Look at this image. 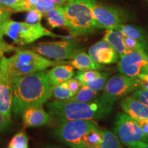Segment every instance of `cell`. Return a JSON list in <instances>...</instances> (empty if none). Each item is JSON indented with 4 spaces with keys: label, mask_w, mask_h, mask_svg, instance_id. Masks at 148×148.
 <instances>
[{
    "label": "cell",
    "mask_w": 148,
    "mask_h": 148,
    "mask_svg": "<svg viewBox=\"0 0 148 148\" xmlns=\"http://www.w3.org/2000/svg\"><path fill=\"white\" fill-rule=\"evenodd\" d=\"M46 148H62V147H58V146H53V145H49V146H47Z\"/></svg>",
    "instance_id": "60d3db41"
},
{
    "label": "cell",
    "mask_w": 148,
    "mask_h": 148,
    "mask_svg": "<svg viewBox=\"0 0 148 148\" xmlns=\"http://www.w3.org/2000/svg\"><path fill=\"white\" fill-rule=\"evenodd\" d=\"M66 84L68 85L69 90L72 92L73 95L76 94L77 91L82 86V84L76 78H71L69 80L66 81Z\"/></svg>",
    "instance_id": "d6a6232c"
},
{
    "label": "cell",
    "mask_w": 148,
    "mask_h": 148,
    "mask_svg": "<svg viewBox=\"0 0 148 148\" xmlns=\"http://www.w3.org/2000/svg\"><path fill=\"white\" fill-rule=\"evenodd\" d=\"M24 126L35 127L48 125L53 122L50 114L42 108V105L27 107L21 114Z\"/></svg>",
    "instance_id": "7c38bea8"
},
{
    "label": "cell",
    "mask_w": 148,
    "mask_h": 148,
    "mask_svg": "<svg viewBox=\"0 0 148 148\" xmlns=\"http://www.w3.org/2000/svg\"><path fill=\"white\" fill-rule=\"evenodd\" d=\"M43 14L37 10H31L27 11V13L25 18V22L29 23H39L41 20Z\"/></svg>",
    "instance_id": "4dcf8cb0"
},
{
    "label": "cell",
    "mask_w": 148,
    "mask_h": 148,
    "mask_svg": "<svg viewBox=\"0 0 148 148\" xmlns=\"http://www.w3.org/2000/svg\"><path fill=\"white\" fill-rule=\"evenodd\" d=\"M3 56V53H0V60H1V58H2Z\"/></svg>",
    "instance_id": "7bdbcfd3"
},
{
    "label": "cell",
    "mask_w": 148,
    "mask_h": 148,
    "mask_svg": "<svg viewBox=\"0 0 148 148\" xmlns=\"http://www.w3.org/2000/svg\"><path fill=\"white\" fill-rule=\"evenodd\" d=\"M115 29H118V30L120 31L124 36L139 40L141 42L145 43V35L142 29L132 26V25L121 24V25Z\"/></svg>",
    "instance_id": "7402d4cb"
},
{
    "label": "cell",
    "mask_w": 148,
    "mask_h": 148,
    "mask_svg": "<svg viewBox=\"0 0 148 148\" xmlns=\"http://www.w3.org/2000/svg\"><path fill=\"white\" fill-rule=\"evenodd\" d=\"M88 54L95 62L109 64L118 61V53L106 40H100L92 45L88 49Z\"/></svg>",
    "instance_id": "4fadbf2b"
},
{
    "label": "cell",
    "mask_w": 148,
    "mask_h": 148,
    "mask_svg": "<svg viewBox=\"0 0 148 148\" xmlns=\"http://www.w3.org/2000/svg\"><path fill=\"white\" fill-rule=\"evenodd\" d=\"M56 6H58V5H57L50 0H38V2L35 5L34 10H38L39 12H42L44 15L45 13L51 10Z\"/></svg>",
    "instance_id": "f546056e"
},
{
    "label": "cell",
    "mask_w": 148,
    "mask_h": 148,
    "mask_svg": "<svg viewBox=\"0 0 148 148\" xmlns=\"http://www.w3.org/2000/svg\"><path fill=\"white\" fill-rule=\"evenodd\" d=\"M30 49L42 56L55 60H72L80 51L76 42L71 40L40 42Z\"/></svg>",
    "instance_id": "ba28073f"
},
{
    "label": "cell",
    "mask_w": 148,
    "mask_h": 148,
    "mask_svg": "<svg viewBox=\"0 0 148 148\" xmlns=\"http://www.w3.org/2000/svg\"><path fill=\"white\" fill-rule=\"evenodd\" d=\"M120 105L124 112L136 121L148 119V108L133 96L122 99Z\"/></svg>",
    "instance_id": "9a60e30c"
},
{
    "label": "cell",
    "mask_w": 148,
    "mask_h": 148,
    "mask_svg": "<svg viewBox=\"0 0 148 148\" xmlns=\"http://www.w3.org/2000/svg\"><path fill=\"white\" fill-rule=\"evenodd\" d=\"M148 65V54L146 51H129L120 56L118 69L122 74L130 77H136L145 71Z\"/></svg>",
    "instance_id": "9c48e42d"
},
{
    "label": "cell",
    "mask_w": 148,
    "mask_h": 148,
    "mask_svg": "<svg viewBox=\"0 0 148 148\" xmlns=\"http://www.w3.org/2000/svg\"><path fill=\"white\" fill-rule=\"evenodd\" d=\"M95 0H70L62 10L66 21V28L74 37L85 36L97 29L92 15Z\"/></svg>",
    "instance_id": "277c9868"
},
{
    "label": "cell",
    "mask_w": 148,
    "mask_h": 148,
    "mask_svg": "<svg viewBox=\"0 0 148 148\" xmlns=\"http://www.w3.org/2000/svg\"><path fill=\"white\" fill-rule=\"evenodd\" d=\"M12 108V87L11 78L0 70V111L10 119Z\"/></svg>",
    "instance_id": "5bb4252c"
},
{
    "label": "cell",
    "mask_w": 148,
    "mask_h": 148,
    "mask_svg": "<svg viewBox=\"0 0 148 148\" xmlns=\"http://www.w3.org/2000/svg\"><path fill=\"white\" fill-rule=\"evenodd\" d=\"M132 96L148 108V90L139 88L133 92Z\"/></svg>",
    "instance_id": "1f68e13d"
},
{
    "label": "cell",
    "mask_w": 148,
    "mask_h": 148,
    "mask_svg": "<svg viewBox=\"0 0 148 148\" xmlns=\"http://www.w3.org/2000/svg\"><path fill=\"white\" fill-rule=\"evenodd\" d=\"M114 134L123 145L130 147L140 141H147V138L136 120L125 112H120L114 120Z\"/></svg>",
    "instance_id": "52a82bcc"
},
{
    "label": "cell",
    "mask_w": 148,
    "mask_h": 148,
    "mask_svg": "<svg viewBox=\"0 0 148 148\" xmlns=\"http://www.w3.org/2000/svg\"><path fill=\"white\" fill-rule=\"evenodd\" d=\"M47 19L48 25L51 28L66 27L65 16L62 10V6H56L52 10L44 14Z\"/></svg>",
    "instance_id": "d6986e66"
},
{
    "label": "cell",
    "mask_w": 148,
    "mask_h": 148,
    "mask_svg": "<svg viewBox=\"0 0 148 148\" xmlns=\"http://www.w3.org/2000/svg\"><path fill=\"white\" fill-rule=\"evenodd\" d=\"M101 72L98 70H87V71H79L77 72L75 78L80 81L82 85L93 80L101 75Z\"/></svg>",
    "instance_id": "484cf974"
},
{
    "label": "cell",
    "mask_w": 148,
    "mask_h": 148,
    "mask_svg": "<svg viewBox=\"0 0 148 148\" xmlns=\"http://www.w3.org/2000/svg\"><path fill=\"white\" fill-rule=\"evenodd\" d=\"M74 95L69 90L66 82L51 86V96L60 101H66Z\"/></svg>",
    "instance_id": "cb8c5ba5"
},
{
    "label": "cell",
    "mask_w": 148,
    "mask_h": 148,
    "mask_svg": "<svg viewBox=\"0 0 148 148\" xmlns=\"http://www.w3.org/2000/svg\"><path fill=\"white\" fill-rule=\"evenodd\" d=\"M103 40L108 42L120 56L129 51L124 44V36L118 29H106Z\"/></svg>",
    "instance_id": "ac0fdd59"
},
{
    "label": "cell",
    "mask_w": 148,
    "mask_h": 148,
    "mask_svg": "<svg viewBox=\"0 0 148 148\" xmlns=\"http://www.w3.org/2000/svg\"><path fill=\"white\" fill-rule=\"evenodd\" d=\"M98 91L82 85L76 94L68 99V101H78V102H88L96 99Z\"/></svg>",
    "instance_id": "44dd1931"
},
{
    "label": "cell",
    "mask_w": 148,
    "mask_h": 148,
    "mask_svg": "<svg viewBox=\"0 0 148 148\" xmlns=\"http://www.w3.org/2000/svg\"><path fill=\"white\" fill-rule=\"evenodd\" d=\"M8 148H29V138L25 131L16 133L9 142Z\"/></svg>",
    "instance_id": "d4e9b609"
},
{
    "label": "cell",
    "mask_w": 148,
    "mask_h": 148,
    "mask_svg": "<svg viewBox=\"0 0 148 148\" xmlns=\"http://www.w3.org/2000/svg\"><path fill=\"white\" fill-rule=\"evenodd\" d=\"M69 63L63 60H51L39 53L28 49H19L10 58L0 60V70L10 78L44 71L50 66Z\"/></svg>",
    "instance_id": "3957f363"
},
{
    "label": "cell",
    "mask_w": 148,
    "mask_h": 148,
    "mask_svg": "<svg viewBox=\"0 0 148 148\" xmlns=\"http://www.w3.org/2000/svg\"><path fill=\"white\" fill-rule=\"evenodd\" d=\"M108 74L102 73L100 76L97 77V78L93 79V80L90 81L89 82L86 83L84 85L87 86L88 87L92 88V89L99 91V90H103V87H104L105 85L106 84L107 81H108Z\"/></svg>",
    "instance_id": "4316f807"
},
{
    "label": "cell",
    "mask_w": 148,
    "mask_h": 148,
    "mask_svg": "<svg viewBox=\"0 0 148 148\" xmlns=\"http://www.w3.org/2000/svg\"><path fill=\"white\" fill-rule=\"evenodd\" d=\"M10 119L3 115V114L0 111V131L5 130V128L10 124Z\"/></svg>",
    "instance_id": "8d00e7d4"
},
{
    "label": "cell",
    "mask_w": 148,
    "mask_h": 148,
    "mask_svg": "<svg viewBox=\"0 0 148 148\" xmlns=\"http://www.w3.org/2000/svg\"><path fill=\"white\" fill-rule=\"evenodd\" d=\"M136 121L138 123V125H139V127L141 128L142 130H143L144 134H145L148 140V119H140Z\"/></svg>",
    "instance_id": "74e56055"
},
{
    "label": "cell",
    "mask_w": 148,
    "mask_h": 148,
    "mask_svg": "<svg viewBox=\"0 0 148 148\" xmlns=\"http://www.w3.org/2000/svg\"><path fill=\"white\" fill-rule=\"evenodd\" d=\"M145 73H148V65H147V67H146V69H145Z\"/></svg>",
    "instance_id": "b9f144b4"
},
{
    "label": "cell",
    "mask_w": 148,
    "mask_h": 148,
    "mask_svg": "<svg viewBox=\"0 0 148 148\" xmlns=\"http://www.w3.org/2000/svg\"><path fill=\"white\" fill-rule=\"evenodd\" d=\"M10 13L6 7L0 4V39H2L5 24L10 20Z\"/></svg>",
    "instance_id": "f1b7e54d"
},
{
    "label": "cell",
    "mask_w": 148,
    "mask_h": 148,
    "mask_svg": "<svg viewBox=\"0 0 148 148\" xmlns=\"http://www.w3.org/2000/svg\"><path fill=\"white\" fill-rule=\"evenodd\" d=\"M97 124L92 120H73L60 123L53 132L55 138L72 148L84 147V138Z\"/></svg>",
    "instance_id": "8992f818"
},
{
    "label": "cell",
    "mask_w": 148,
    "mask_h": 148,
    "mask_svg": "<svg viewBox=\"0 0 148 148\" xmlns=\"http://www.w3.org/2000/svg\"><path fill=\"white\" fill-rule=\"evenodd\" d=\"M92 15L97 29H116L122 24L121 11L96 1L92 4Z\"/></svg>",
    "instance_id": "8fae6325"
},
{
    "label": "cell",
    "mask_w": 148,
    "mask_h": 148,
    "mask_svg": "<svg viewBox=\"0 0 148 148\" xmlns=\"http://www.w3.org/2000/svg\"><path fill=\"white\" fill-rule=\"evenodd\" d=\"M3 33L18 45L30 44L43 36L66 38L54 34L42 26L40 22L32 24L10 19L5 24Z\"/></svg>",
    "instance_id": "5b68a950"
},
{
    "label": "cell",
    "mask_w": 148,
    "mask_h": 148,
    "mask_svg": "<svg viewBox=\"0 0 148 148\" xmlns=\"http://www.w3.org/2000/svg\"><path fill=\"white\" fill-rule=\"evenodd\" d=\"M115 100L105 95L88 102L52 101L47 104L53 121L57 123L73 120L96 121L106 116L112 110Z\"/></svg>",
    "instance_id": "7a4b0ae2"
},
{
    "label": "cell",
    "mask_w": 148,
    "mask_h": 148,
    "mask_svg": "<svg viewBox=\"0 0 148 148\" xmlns=\"http://www.w3.org/2000/svg\"><path fill=\"white\" fill-rule=\"evenodd\" d=\"M102 141V132L98 125L92 127L86 133L84 138V147L95 148L99 145Z\"/></svg>",
    "instance_id": "ffe728a7"
},
{
    "label": "cell",
    "mask_w": 148,
    "mask_h": 148,
    "mask_svg": "<svg viewBox=\"0 0 148 148\" xmlns=\"http://www.w3.org/2000/svg\"><path fill=\"white\" fill-rule=\"evenodd\" d=\"M12 108L15 116L21 115L27 107L42 105L51 97V86L45 71L11 78Z\"/></svg>",
    "instance_id": "6da1fadb"
},
{
    "label": "cell",
    "mask_w": 148,
    "mask_h": 148,
    "mask_svg": "<svg viewBox=\"0 0 148 148\" xmlns=\"http://www.w3.org/2000/svg\"><path fill=\"white\" fill-rule=\"evenodd\" d=\"M47 73L49 84L51 86H54L72 78L75 72L71 64L64 63L54 66L47 71Z\"/></svg>",
    "instance_id": "2e32d148"
},
{
    "label": "cell",
    "mask_w": 148,
    "mask_h": 148,
    "mask_svg": "<svg viewBox=\"0 0 148 148\" xmlns=\"http://www.w3.org/2000/svg\"><path fill=\"white\" fill-rule=\"evenodd\" d=\"M50 1H53V2L56 3L57 5L62 6V5H65L68 1H70V0H50Z\"/></svg>",
    "instance_id": "ab89813d"
},
{
    "label": "cell",
    "mask_w": 148,
    "mask_h": 148,
    "mask_svg": "<svg viewBox=\"0 0 148 148\" xmlns=\"http://www.w3.org/2000/svg\"><path fill=\"white\" fill-rule=\"evenodd\" d=\"M102 141L101 144L95 148H123L121 142L116 135L106 129L101 130Z\"/></svg>",
    "instance_id": "603a6c76"
},
{
    "label": "cell",
    "mask_w": 148,
    "mask_h": 148,
    "mask_svg": "<svg viewBox=\"0 0 148 148\" xmlns=\"http://www.w3.org/2000/svg\"><path fill=\"white\" fill-rule=\"evenodd\" d=\"M124 44L129 51L143 50L145 51V43L139 40L124 36Z\"/></svg>",
    "instance_id": "83f0119b"
},
{
    "label": "cell",
    "mask_w": 148,
    "mask_h": 148,
    "mask_svg": "<svg viewBox=\"0 0 148 148\" xmlns=\"http://www.w3.org/2000/svg\"><path fill=\"white\" fill-rule=\"evenodd\" d=\"M130 148H148V143H145V141H140L133 145Z\"/></svg>",
    "instance_id": "f35d334b"
},
{
    "label": "cell",
    "mask_w": 148,
    "mask_h": 148,
    "mask_svg": "<svg viewBox=\"0 0 148 148\" xmlns=\"http://www.w3.org/2000/svg\"><path fill=\"white\" fill-rule=\"evenodd\" d=\"M24 0H0V4L14 10L21 5Z\"/></svg>",
    "instance_id": "836d02e7"
},
{
    "label": "cell",
    "mask_w": 148,
    "mask_h": 148,
    "mask_svg": "<svg viewBox=\"0 0 148 148\" xmlns=\"http://www.w3.org/2000/svg\"><path fill=\"white\" fill-rule=\"evenodd\" d=\"M18 49V48L14 47L13 45H9V44L5 42L4 40L0 39V53H3L4 52H8V51H16Z\"/></svg>",
    "instance_id": "d590c367"
},
{
    "label": "cell",
    "mask_w": 148,
    "mask_h": 148,
    "mask_svg": "<svg viewBox=\"0 0 148 148\" xmlns=\"http://www.w3.org/2000/svg\"><path fill=\"white\" fill-rule=\"evenodd\" d=\"M136 77H130L124 74L114 75L108 79L103 88V95L116 101L123 97L139 89Z\"/></svg>",
    "instance_id": "30bf717a"
},
{
    "label": "cell",
    "mask_w": 148,
    "mask_h": 148,
    "mask_svg": "<svg viewBox=\"0 0 148 148\" xmlns=\"http://www.w3.org/2000/svg\"><path fill=\"white\" fill-rule=\"evenodd\" d=\"M69 63L73 68L79 71H87V70H99L103 69L101 64L97 63L90 58L89 54L84 51H79Z\"/></svg>",
    "instance_id": "e0dca14e"
},
{
    "label": "cell",
    "mask_w": 148,
    "mask_h": 148,
    "mask_svg": "<svg viewBox=\"0 0 148 148\" xmlns=\"http://www.w3.org/2000/svg\"><path fill=\"white\" fill-rule=\"evenodd\" d=\"M136 78L139 88L144 90H148V73H141L136 76Z\"/></svg>",
    "instance_id": "e575fe53"
}]
</instances>
